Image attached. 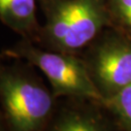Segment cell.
I'll return each mask as SVG.
<instances>
[{
  "instance_id": "6da1fadb",
  "label": "cell",
  "mask_w": 131,
  "mask_h": 131,
  "mask_svg": "<svg viewBox=\"0 0 131 131\" xmlns=\"http://www.w3.org/2000/svg\"><path fill=\"white\" fill-rule=\"evenodd\" d=\"M0 59V108L8 131H46L56 109V97L23 59Z\"/></svg>"
},
{
  "instance_id": "7a4b0ae2",
  "label": "cell",
  "mask_w": 131,
  "mask_h": 131,
  "mask_svg": "<svg viewBox=\"0 0 131 131\" xmlns=\"http://www.w3.org/2000/svg\"><path fill=\"white\" fill-rule=\"evenodd\" d=\"M47 23L31 40L50 51L75 54L96 37L104 21L99 0H42Z\"/></svg>"
},
{
  "instance_id": "3957f363",
  "label": "cell",
  "mask_w": 131,
  "mask_h": 131,
  "mask_svg": "<svg viewBox=\"0 0 131 131\" xmlns=\"http://www.w3.org/2000/svg\"><path fill=\"white\" fill-rule=\"evenodd\" d=\"M3 53L9 59H23L38 68L50 82L56 98L67 97L105 104L84 61L75 54L43 49L28 38H23Z\"/></svg>"
},
{
  "instance_id": "277c9868",
  "label": "cell",
  "mask_w": 131,
  "mask_h": 131,
  "mask_svg": "<svg viewBox=\"0 0 131 131\" xmlns=\"http://www.w3.org/2000/svg\"><path fill=\"white\" fill-rule=\"evenodd\" d=\"M84 63L106 102L131 84V41L111 39L101 43Z\"/></svg>"
},
{
  "instance_id": "5b68a950",
  "label": "cell",
  "mask_w": 131,
  "mask_h": 131,
  "mask_svg": "<svg viewBox=\"0 0 131 131\" xmlns=\"http://www.w3.org/2000/svg\"><path fill=\"white\" fill-rule=\"evenodd\" d=\"M46 131H109L103 117L92 108L70 104L56 112Z\"/></svg>"
},
{
  "instance_id": "8992f818",
  "label": "cell",
  "mask_w": 131,
  "mask_h": 131,
  "mask_svg": "<svg viewBox=\"0 0 131 131\" xmlns=\"http://www.w3.org/2000/svg\"><path fill=\"white\" fill-rule=\"evenodd\" d=\"M37 0H0V21L23 38L33 40L39 31Z\"/></svg>"
},
{
  "instance_id": "52a82bcc",
  "label": "cell",
  "mask_w": 131,
  "mask_h": 131,
  "mask_svg": "<svg viewBox=\"0 0 131 131\" xmlns=\"http://www.w3.org/2000/svg\"><path fill=\"white\" fill-rule=\"evenodd\" d=\"M104 106L111 111L124 131H131V84L106 100Z\"/></svg>"
},
{
  "instance_id": "ba28073f",
  "label": "cell",
  "mask_w": 131,
  "mask_h": 131,
  "mask_svg": "<svg viewBox=\"0 0 131 131\" xmlns=\"http://www.w3.org/2000/svg\"><path fill=\"white\" fill-rule=\"evenodd\" d=\"M116 4L122 20L131 29V0H116Z\"/></svg>"
},
{
  "instance_id": "9c48e42d",
  "label": "cell",
  "mask_w": 131,
  "mask_h": 131,
  "mask_svg": "<svg viewBox=\"0 0 131 131\" xmlns=\"http://www.w3.org/2000/svg\"><path fill=\"white\" fill-rule=\"evenodd\" d=\"M0 131H8L6 123H5L4 117H3V113L1 111V108H0Z\"/></svg>"
},
{
  "instance_id": "30bf717a",
  "label": "cell",
  "mask_w": 131,
  "mask_h": 131,
  "mask_svg": "<svg viewBox=\"0 0 131 131\" xmlns=\"http://www.w3.org/2000/svg\"><path fill=\"white\" fill-rule=\"evenodd\" d=\"M2 58H7L6 56H5L3 52H1V53H0V59H2ZM8 59H9V58H8Z\"/></svg>"
}]
</instances>
